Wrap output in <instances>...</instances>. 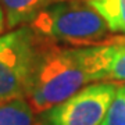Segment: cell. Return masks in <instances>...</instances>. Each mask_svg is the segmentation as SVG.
I'll use <instances>...</instances> for the list:
<instances>
[{"label": "cell", "instance_id": "1", "mask_svg": "<svg viewBox=\"0 0 125 125\" xmlns=\"http://www.w3.org/2000/svg\"><path fill=\"white\" fill-rule=\"evenodd\" d=\"M92 82H99L96 46L52 45L42 57L27 99L40 114Z\"/></svg>", "mask_w": 125, "mask_h": 125}, {"label": "cell", "instance_id": "2", "mask_svg": "<svg viewBox=\"0 0 125 125\" xmlns=\"http://www.w3.org/2000/svg\"><path fill=\"white\" fill-rule=\"evenodd\" d=\"M60 46H96L115 36L88 0H64L42 10L28 24Z\"/></svg>", "mask_w": 125, "mask_h": 125}, {"label": "cell", "instance_id": "3", "mask_svg": "<svg viewBox=\"0 0 125 125\" xmlns=\"http://www.w3.org/2000/svg\"><path fill=\"white\" fill-rule=\"evenodd\" d=\"M56 45L29 25L0 35V103L28 97L43 54Z\"/></svg>", "mask_w": 125, "mask_h": 125}, {"label": "cell", "instance_id": "4", "mask_svg": "<svg viewBox=\"0 0 125 125\" xmlns=\"http://www.w3.org/2000/svg\"><path fill=\"white\" fill-rule=\"evenodd\" d=\"M120 83L99 81L40 113L43 125H102Z\"/></svg>", "mask_w": 125, "mask_h": 125}, {"label": "cell", "instance_id": "5", "mask_svg": "<svg viewBox=\"0 0 125 125\" xmlns=\"http://www.w3.org/2000/svg\"><path fill=\"white\" fill-rule=\"evenodd\" d=\"M97 79L125 83V35H115L96 46Z\"/></svg>", "mask_w": 125, "mask_h": 125}, {"label": "cell", "instance_id": "6", "mask_svg": "<svg viewBox=\"0 0 125 125\" xmlns=\"http://www.w3.org/2000/svg\"><path fill=\"white\" fill-rule=\"evenodd\" d=\"M58 1L64 0H0V6L6 14L7 31L28 25L42 10Z\"/></svg>", "mask_w": 125, "mask_h": 125}, {"label": "cell", "instance_id": "7", "mask_svg": "<svg viewBox=\"0 0 125 125\" xmlns=\"http://www.w3.org/2000/svg\"><path fill=\"white\" fill-rule=\"evenodd\" d=\"M0 125H43L27 97L0 103Z\"/></svg>", "mask_w": 125, "mask_h": 125}, {"label": "cell", "instance_id": "8", "mask_svg": "<svg viewBox=\"0 0 125 125\" xmlns=\"http://www.w3.org/2000/svg\"><path fill=\"white\" fill-rule=\"evenodd\" d=\"M114 35H125V0H88Z\"/></svg>", "mask_w": 125, "mask_h": 125}, {"label": "cell", "instance_id": "9", "mask_svg": "<svg viewBox=\"0 0 125 125\" xmlns=\"http://www.w3.org/2000/svg\"><path fill=\"white\" fill-rule=\"evenodd\" d=\"M102 125H125V83L118 86Z\"/></svg>", "mask_w": 125, "mask_h": 125}, {"label": "cell", "instance_id": "10", "mask_svg": "<svg viewBox=\"0 0 125 125\" xmlns=\"http://www.w3.org/2000/svg\"><path fill=\"white\" fill-rule=\"evenodd\" d=\"M7 29V24H6V14L0 6V35H3V32Z\"/></svg>", "mask_w": 125, "mask_h": 125}]
</instances>
